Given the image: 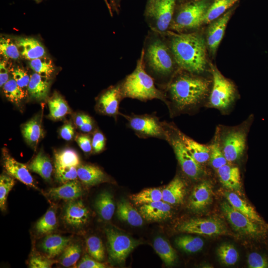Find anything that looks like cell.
<instances>
[{
  "instance_id": "cell-1",
  "label": "cell",
  "mask_w": 268,
  "mask_h": 268,
  "mask_svg": "<svg viewBox=\"0 0 268 268\" xmlns=\"http://www.w3.org/2000/svg\"><path fill=\"white\" fill-rule=\"evenodd\" d=\"M211 85L212 77L179 69L163 89L170 117L194 115L205 108Z\"/></svg>"
},
{
  "instance_id": "cell-2",
  "label": "cell",
  "mask_w": 268,
  "mask_h": 268,
  "mask_svg": "<svg viewBox=\"0 0 268 268\" xmlns=\"http://www.w3.org/2000/svg\"><path fill=\"white\" fill-rule=\"evenodd\" d=\"M140 55L145 71L163 89L180 69L164 34L150 29Z\"/></svg>"
},
{
  "instance_id": "cell-3",
  "label": "cell",
  "mask_w": 268,
  "mask_h": 268,
  "mask_svg": "<svg viewBox=\"0 0 268 268\" xmlns=\"http://www.w3.org/2000/svg\"><path fill=\"white\" fill-rule=\"evenodd\" d=\"M164 34L180 69L198 75L205 71L206 44L201 34L169 30Z\"/></svg>"
},
{
  "instance_id": "cell-4",
  "label": "cell",
  "mask_w": 268,
  "mask_h": 268,
  "mask_svg": "<svg viewBox=\"0 0 268 268\" xmlns=\"http://www.w3.org/2000/svg\"><path fill=\"white\" fill-rule=\"evenodd\" d=\"M254 120V115L251 114L238 125L216 126L213 136L228 162L238 165L246 155L248 136Z\"/></svg>"
},
{
  "instance_id": "cell-5",
  "label": "cell",
  "mask_w": 268,
  "mask_h": 268,
  "mask_svg": "<svg viewBox=\"0 0 268 268\" xmlns=\"http://www.w3.org/2000/svg\"><path fill=\"white\" fill-rule=\"evenodd\" d=\"M121 87L124 98L142 101L155 99L165 101L163 91L156 87L155 80L145 71L141 55L134 70L121 81Z\"/></svg>"
},
{
  "instance_id": "cell-6",
  "label": "cell",
  "mask_w": 268,
  "mask_h": 268,
  "mask_svg": "<svg viewBox=\"0 0 268 268\" xmlns=\"http://www.w3.org/2000/svg\"><path fill=\"white\" fill-rule=\"evenodd\" d=\"M212 85L205 108L217 110L223 115L233 111L239 95L234 83L210 64Z\"/></svg>"
},
{
  "instance_id": "cell-7",
  "label": "cell",
  "mask_w": 268,
  "mask_h": 268,
  "mask_svg": "<svg viewBox=\"0 0 268 268\" xmlns=\"http://www.w3.org/2000/svg\"><path fill=\"white\" fill-rule=\"evenodd\" d=\"M167 131L166 140L172 147L183 173L189 178L197 180L205 174L204 167L199 164L186 148L179 133L178 128L173 123L164 122Z\"/></svg>"
},
{
  "instance_id": "cell-8",
  "label": "cell",
  "mask_w": 268,
  "mask_h": 268,
  "mask_svg": "<svg viewBox=\"0 0 268 268\" xmlns=\"http://www.w3.org/2000/svg\"><path fill=\"white\" fill-rule=\"evenodd\" d=\"M209 6L208 3L204 0L185 4L173 17L169 30L182 33L199 27L204 23Z\"/></svg>"
},
{
  "instance_id": "cell-9",
  "label": "cell",
  "mask_w": 268,
  "mask_h": 268,
  "mask_svg": "<svg viewBox=\"0 0 268 268\" xmlns=\"http://www.w3.org/2000/svg\"><path fill=\"white\" fill-rule=\"evenodd\" d=\"M128 122V126L141 138L155 137L166 140L167 131L164 122L154 115H130L121 114Z\"/></svg>"
},
{
  "instance_id": "cell-10",
  "label": "cell",
  "mask_w": 268,
  "mask_h": 268,
  "mask_svg": "<svg viewBox=\"0 0 268 268\" xmlns=\"http://www.w3.org/2000/svg\"><path fill=\"white\" fill-rule=\"evenodd\" d=\"M176 0H154L146 6L145 17L150 29L161 34L169 31Z\"/></svg>"
},
{
  "instance_id": "cell-11",
  "label": "cell",
  "mask_w": 268,
  "mask_h": 268,
  "mask_svg": "<svg viewBox=\"0 0 268 268\" xmlns=\"http://www.w3.org/2000/svg\"><path fill=\"white\" fill-rule=\"evenodd\" d=\"M109 259L114 263H124L130 253L142 243L112 227L105 230Z\"/></svg>"
},
{
  "instance_id": "cell-12",
  "label": "cell",
  "mask_w": 268,
  "mask_h": 268,
  "mask_svg": "<svg viewBox=\"0 0 268 268\" xmlns=\"http://www.w3.org/2000/svg\"><path fill=\"white\" fill-rule=\"evenodd\" d=\"M181 232L206 236L225 234L227 229L222 220L218 218H195L183 221L177 226Z\"/></svg>"
},
{
  "instance_id": "cell-13",
  "label": "cell",
  "mask_w": 268,
  "mask_h": 268,
  "mask_svg": "<svg viewBox=\"0 0 268 268\" xmlns=\"http://www.w3.org/2000/svg\"><path fill=\"white\" fill-rule=\"evenodd\" d=\"M124 99L121 82L109 87L98 97L95 105L97 112L101 115L110 116L116 120L121 113L119 105Z\"/></svg>"
},
{
  "instance_id": "cell-14",
  "label": "cell",
  "mask_w": 268,
  "mask_h": 268,
  "mask_svg": "<svg viewBox=\"0 0 268 268\" xmlns=\"http://www.w3.org/2000/svg\"><path fill=\"white\" fill-rule=\"evenodd\" d=\"M221 208L233 229L237 232L250 236H255L260 234L259 224L235 209L228 201L223 202Z\"/></svg>"
},
{
  "instance_id": "cell-15",
  "label": "cell",
  "mask_w": 268,
  "mask_h": 268,
  "mask_svg": "<svg viewBox=\"0 0 268 268\" xmlns=\"http://www.w3.org/2000/svg\"><path fill=\"white\" fill-rule=\"evenodd\" d=\"M2 153L3 167L7 174L28 186L38 189L25 164L16 160L6 148L2 149Z\"/></svg>"
},
{
  "instance_id": "cell-16",
  "label": "cell",
  "mask_w": 268,
  "mask_h": 268,
  "mask_svg": "<svg viewBox=\"0 0 268 268\" xmlns=\"http://www.w3.org/2000/svg\"><path fill=\"white\" fill-rule=\"evenodd\" d=\"M213 186L210 180L204 179L193 188L189 198V206L195 212L204 210L211 202Z\"/></svg>"
},
{
  "instance_id": "cell-17",
  "label": "cell",
  "mask_w": 268,
  "mask_h": 268,
  "mask_svg": "<svg viewBox=\"0 0 268 268\" xmlns=\"http://www.w3.org/2000/svg\"><path fill=\"white\" fill-rule=\"evenodd\" d=\"M89 219V211L81 200L69 201L66 205L63 219L67 225L74 228L84 226Z\"/></svg>"
},
{
  "instance_id": "cell-18",
  "label": "cell",
  "mask_w": 268,
  "mask_h": 268,
  "mask_svg": "<svg viewBox=\"0 0 268 268\" xmlns=\"http://www.w3.org/2000/svg\"><path fill=\"white\" fill-rule=\"evenodd\" d=\"M232 10H229L211 22L207 29V46L214 55L222 39Z\"/></svg>"
},
{
  "instance_id": "cell-19",
  "label": "cell",
  "mask_w": 268,
  "mask_h": 268,
  "mask_svg": "<svg viewBox=\"0 0 268 268\" xmlns=\"http://www.w3.org/2000/svg\"><path fill=\"white\" fill-rule=\"evenodd\" d=\"M222 186L228 190L239 192L241 190V174L238 165L228 162L215 170Z\"/></svg>"
},
{
  "instance_id": "cell-20",
  "label": "cell",
  "mask_w": 268,
  "mask_h": 268,
  "mask_svg": "<svg viewBox=\"0 0 268 268\" xmlns=\"http://www.w3.org/2000/svg\"><path fill=\"white\" fill-rule=\"evenodd\" d=\"M179 134L194 159L201 166L209 164L210 149L209 144H202L192 138L178 129Z\"/></svg>"
},
{
  "instance_id": "cell-21",
  "label": "cell",
  "mask_w": 268,
  "mask_h": 268,
  "mask_svg": "<svg viewBox=\"0 0 268 268\" xmlns=\"http://www.w3.org/2000/svg\"><path fill=\"white\" fill-rule=\"evenodd\" d=\"M139 212L146 220L160 221L171 217L172 209L170 204L161 200L141 205Z\"/></svg>"
},
{
  "instance_id": "cell-22",
  "label": "cell",
  "mask_w": 268,
  "mask_h": 268,
  "mask_svg": "<svg viewBox=\"0 0 268 268\" xmlns=\"http://www.w3.org/2000/svg\"><path fill=\"white\" fill-rule=\"evenodd\" d=\"M20 56L31 61L46 56L42 43L33 37H19L15 41Z\"/></svg>"
},
{
  "instance_id": "cell-23",
  "label": "cell",
  "mask_w": 268,
  "mask_h": 268,
  "mask_svg": "<svg viewBox=\"0 0 268 268\" xmlns=\"http://www.w3.org/2000/svg\"><path fill=\"white\" fill-rule=\"evenodd\" d=\"M47 195L54 200L71 201L80 198L83 195V190L76 180L66 182L58 187L51 188L48 190Z\"/></svg>"
},
{
  "instance_id": "cell-24",
  "label": "cell",
  "mask_w": 268,
  "mask_h": 268,
  "mask_svg": "<svg viewBox=\"0 0 268 268\" xmlns=\"http://www.w3.org/2000/svg\"><path fill=\"white\" fill-rule=\"evenodd\" d=\"M186 192L184 181L179 176H176L162 189V201L170 205L183 202Z\"/></svg>"
},
{
  "instance_id": "cell-25",
  "label": "cell",
  "mask_w": 268,
  "mask_h": 268,
  "mask_svg": "<svg viewBox=\"0 0 268 268\" xmlns=\"http://www.w3.org/2000/svg\"><path fill=\"white\" fill-rule=\"evenodd\" d=\"M51 83L49 77L34 72L30 75L27 88L28 93L34 100H44L48 97Z\"/></svg>"
},
{
  "instance_id": "cell-26",
  "label": "cell",
  "mask_w": 268,
  "mask_h": 268,
  "mask_svg": "<svg viewBox=\"0 0 268 268\" xmlns=\"http://www.w3.org/2000/svg\"><path fill=\"white\" fill-rule=\"evenodd\" d=\"M70 241L68 237L57 234L48 235L41 242L40 247L45 256L53 259L63 253Z\"/></svg>"
},
{
  "instance_id": "cell-27",
  "label": "cell",
  "mask_w": 268,
  "mask_h": 268,
  "mask_svg": "<svg viewBox=\"0 0 268 268\" xmlns=\"http://www.w3.org/2000/svg\"><path fill=\"white\" fill-rule=\"evenodd\" d=\"M224 195L227 201L235 209L259 224L264 223L263 219L255 208L240 197L238 194L234 192L226 191L224 193Z\"/></svg>"
},
{
  "instance_id": "cell-28",
  "label": "cell",
  "mask_w": 268,
  "mask_h": 268,
  "mask_svg": "<svg viewBox=\"0 0 268 268\" xmlns=\"http://www.w3.org/2000/svg\"><path fill=\"white\" fill-rule=\"evenodd\" d=\"M78 178L85 185L91 186L106 179L105 173L98 166L92 164H80L77 167Z\"/></svg>"
},
{
  "instance_id": "cell-29",
  "label": "cell",
  "mask_w": 268,
  "mask_h": 268,
  "mask_svg": "<svg viewBox=\"0 0 268 268\" xmlns=\"http://www.w3.org/2000/svg\"><path fill=\"white\" fill-rule=\"evenodd\" d=\"M116 214L119 219L133 226H140L143 223V218L139 211L126 200L118 202Z\"/></svg>"
},
{
  "instance_id": "cell-30",
  "label": "cell",
  "mask_w": 268,
  "mask_h": 268,
  "mask_svg": "<svg viewBox=\"0 0 268 268\" xmlns=\"http://www.w3.org/2000/svg\"><path fill=\"white\" fill-rule=\"evenodd\" d=\"M22 135L26 142L35 148L43 133L40 116H35L21 127Z\"/></svg>"
},
{
  "instance_id": "cell-31",
  "label": "cell",
  "mask_w": 268,
  "mask_h": 268,
  "mask_svg": "<svg viewBox=\"0 0 268 268\" xmlns=\"http://www.w3.org/2000/svg\"><path fill=\"white\" fill-rule=\"evenodd\" d=\"M28 167L45 180H51L53 171V165L49 158L43 151L38 152Z\"/></svg>"
},
{
  "instance_id": "cell-32",
  "label": "cell",
  "mask_w": 268,
  "mask_h": 268,
  "mask_svg": "<svg viewBox=\"0 0 268 268\" xmlns=\"http://www.w3.org/2000/svg\"><path fill=\"white\" fill-rule=\"evenodd\" d=\"M94 206L99 216L104 220L111 219L115 209L112 195L108 191L101 193L96 198Z\"/></svg>"
},
{
  "instance_id": "cell-33",
  "label": "cell",
  "mask_w": 268,
  "mask_h": 268,
  "mask_svg": "<svg viewBox=\"0 0 268 268\" xmlns=\"http://www.w3.org/2000/svg\"><path fill=\"white\" fill-rule=\"evenodd\" d=\"M49 109V117L53 120H60L71 113V110L65 99L55 92L48 101Z\"/></svg>"
},
{
  "instance_id": "cell-34",
  "label": "cell",
  "mask_w": 268,
  "mask_h": 268,
  "mask_svg": "<svg viewBox=\"0 0 268 268\" xmlns=\"http://www.w3.org/2000/svg\"><path fill=\"white\" fill-rule=\"evenodd\" d=\"M153 246L156 253L166 266L174 265L177 259V254L167 240L161 236H158L154 239Z\"/></svg>"
},
{
  "instance_id": "cell-35",
  "label": "cell",
  "mask_w": 268,
  "mask_h": 268,
  "mask_svg": "<svg viewBox=\"0 0 268 268\" xmlns=\"http://www.w3.org/2000/svg\"><path fill=\"white\" fill-rule=\"evenodd\" d=\"M55 167H77L80 165L78 154L73 149L67 148L55 154Z\"/></svg>"
},
{
  "instance_id": "cell-36",
  "label": "cell",
  "mask_w": 268,
  "mask_h": 268,
  "mask_svg": "<svg viewBox=\"0 0 268 268\" xmlns=\"http://www.w3.org/2000/svg\"><path fill=\"white\" fill-rule=\"evenodd\" d=\"M57 226V219L55 210L49 208L44 215L36 222L35 229L40 235L49 234Z\"/></svg>"
},
{
  "instance_id": "cell-37",
  "label": "cell",
  "mask_w": 268,
  "mask_h": 268,
  "mask_svg": "<svg viewBox=\"0 0 268 268\" xmlns=\"http://www.w3.org/2000/svg\"><path fill=\"white\" fill-rule=\"evenodd\" d=\"M177 247L185 252L194 253L201 251L204 245L203 240L199 237L183 235L175 240Z\"/></svg>"
},
{
  "instance_id": "cell-38",
  "label": "cell",
  "mask_w": 268,
  "mask_h": 268,
  "mask_svg": "<svg viewBox=\"0 0 268 268\" xmlns=\"http://www.w3.org/2000/svg\"><path fill=\"white\" fill-rule=\"evenodd\" d=\"M162 189L151 188L144 189L140 192L133 194L131 199L136 205H143L162 200Z\"/></svg>"
},
{
  "instance_id": "cell-39",
  "label": "cell",
  "mask_w": 268,
  "mask_h": 268,
  "mask_svg": "<svg viewBox=\"0 0 268 268\" xmlns=\"http://www.w3.org/2000/svg\"><path fill=\"white\" fill-rule=\"evenodd\" d=\"M239 0H215L209 6L205 16L204 23L212 22L223 14L226 10Z\"/></svg>"
},
{
  "instance_id": "cell-40",
  "label": "cell",
  "mask_w": 268,
  "mask_h": 268,
  "mask_svg": "<svg viewBox=\"0 0 268 268\" xmlns=\"http://www.w3.org/2000/svg\"><path fill=\"white\" fill-rule=\"evenodd\" d=\"M2 90L6 98L11 103L17 105L25 98L27 94L13 78H9L3 85Z\"/></svg>"
},
{
  "instance_id": "cell-41",
  "label": "cell",
  "mask_w": 268,
  "mask_h": 268,
  "mask_svg": "<svg viewBox=\"0 0 268 268\" xmlns=\"http://www.w3.org/2000/svg\"><path fill=\"white\" fill-rule=\"evenodd\" d=\"M81 253V248L79 244L69 243L62 253L59 263L65 267L74 266L80 258Z\"/></svg>"
},
{
  "instance_id": "cell-42",
  "label": "cell",
  "mask_w": 268,
  "mask_h": 268,
  "mask_svg": "<svg viewBox=\"0 0 268 268\" xmlns=\"http://www.w3.org/2000/svg\"><path fill=\"white\" fill-rule=\"evenodd\" d=\"M29 65L35 72L49 78L55 70L52 60L46 56L31 60Z\"/></svg>"
},
{
  "instance_id": "cell-43",
  "label": "cell",
  "mask_w": 268,
  "mask_h": 268,
  "mask_svg": "<svg viewBox=\"0 0 268 268\" xmlns=\"http://www.w3.org/2000/svg\"><path fill=\"white\" fill-rule=\"evenodd\" d=\"M210 155L208 165L215 171L228 163L218 142L213 136L208 143Z\"/></svg>"
},
{
  "instance_id": "cell-44",
  "label": "cell",
  "mask_w": 268,
  "mask_h": 268,
  "mask_svg": "<svg viewBox=\"0 0 268 268\" xmlns=\"http://www.w3.org/2000/svg\"><path fill=\"white\" fill-rule=\"evenodd\" d=\"M217 256L221 262L226 266L234 265L239 258V254L235 248L231 244L224 243L217 250Z\"/></svg>"
},
{
  "instance_id": "cell-45",
  "label": "cell",
  "mask_w": 268,
  "mask_h": 268,
  "mask_svg": "<svg viewBox=\"0 0 268 268\" xmlns=\"http://www.w3.org/2000/svg\"><path fill=\"white\" fill-rule=\"evenodd\" d=\"M86 247L89 255L101 262L105 257V248L102 240L98 237L91 236L86 240Z\"/></svg>"
},
{
  "instance_id": "cell-46",
  "label": "cell",
  "mask_w": 268,
  "mask_h": 268,
  "mask_svg": "<svg viewBox=\"0 0 268 268\" xmlns=\"http://www.w3.org/2000/svg\"><path fill=\"white\" fill-rule=\"evenodd\" d=\"M15 183L14 178L8 174H1L0 176V208L2 211L6 210V201L9 192Z\"/></svg>"
},
{
  "instance_id": "cell-47",
  "label": "cell",
  "mask_w": 268,
  "mask_h": 268,
  "mask_svg": "<svg viewBox=\"0 0 268 268\" xmlns=\"http://www.w3.org/2000/svg\"><path fill=\"white\" fill-rule=\"evenodd\" d=\"M0 53L6 60H16L20 57L16 43L3 36L0 38Z\"/></svg>"
},
{
  "instance_id": "cell-48",
  "label": "cell",
  "mask_w": 268,
  "mask_h": 268,
  "mask_svg": "<svg viewBox=\"0 0 268 268\" xmlns=\"http://www.w3.org/2000/svg\"><path fill=\"white\" fill-rule=\"evenodd\" d=\"M74 123L76 127L85 133H91L94 129L93 119L86 114H77L74 118Z\"/></svg>"
},
{
  "instance_id": "cell-49",
  "label": "cell",
  "mask_w": 268,
  "mask_h": 268,
  "mask_svg": "<svg viewBox=\"0 0 268 268\" xmlns=\"http://www.w3.org/2000/svg\"><path fill=\"white\" fill-rule=\"evenodd\" d=\"M55 175L57 180L63 184L76 180L78 178L77 167L55 168Z\"/></svg>"
},
{
  "instance_id": "cell-50",
  "label": "cell",
  "mask_w": 268,
  "mask_h": 268,
  "mask_svg": "<svg viewBox=\"0 0 268 268\" xmlns=\"http://www.w3.org/2000/svg\"><path fill=\"white\" fill-rule=\"evenodd\" d=\"M11 74L12 78L20 87L24 90L26 88L27 90L30 76L25 69L21 67H17L12 69Z\"/></svg>"
},
{
  "instance_id": "cell-51",
  "label": "cell",
  "mask_w": 268,
  "mask_h": 268,
  "mask_svg": "<svg viewBox=\"0 0 268 268\" xmlns=\"http://www.w3.org/2000/svg\"><path fill=\"white\" fill-rule=\"evenodd\" d=\"M55 261L46 256L40 254L33 255L29 260V267L30 268H50Z\"/></svg>"
},
{
  "instance_id": "cell-52",
  "label": "cell",
  "mask_w": 268,
  "mask_h": 268,
  "mask_svg": "<svg viewBox=\"0 0 268 268\" xmlns=\"http://www.w3.org/2000/svg\"><path fill=\"white\" fill-rule=\"evenodd\" d=\"M247 262L250 268H268V259L257 252L249 254Z\"/></svg>"
},
{
  "instance_id": "cell-53",
  "label": "cell",
  "mask_w": 268,
  "mask_h": 268,
  "mask_svg": "<svg viewBox=\"0 0 268 268\" xmlns=\"http://www.w3.org/2000/svg\"><path fill=\"white\" fill-rule=\"evenodd\" d=\"M105 145L106 138L104 134L99 131H95L92 138L93 151L99 153L105 149Z\"/></svg>"
},
{
  "instance_id": "cell-54",
  "label": "cell",
  "mask_w": 268,
  "mask_h": 268,
  "mask_svg": "<svg viewBox=\"0 0 268 268\" xmlns=\"http://www.w3.org/2000/svg\"><path fill=\"white\" fill-rule=\"evenodd\" d=\"M106 265L88 255H85L77 265L78 268H105Z\"/></svg>"
},
{
  "instance_id": "cell-55",
  "label": "cell",
  "mask_w": 268,
  "mask_h": 268,
  "mask_svg": "<svg viewBox=\"0 0 268 268\" xmlns=\"http://www.w3.org/2000/svg\"><path fill=\"white\" fill-rule=\"evenodd\" d=\"M75 141L85 153H90L92 150V138L88 134H82L78 135Z\"/></svg>"
},
{
  "instance_id": "cell-56",
  "label": "cell",
  "mask_w": 268,
  "mask_h": 268,
  "mask_svg": "<svg viewBox=\"0 0 268 268\" xmlns=\"http://www.w3.org/2000/svg\"><path fill=\"white\" fill-rule=\"evenodd\" d=\"M60 134L64 139L71 140L74 134V129L70 123H67L64 124L60 130Z\"/></svg>"
},
{
  "instance_id": "cell-57",
  "label": "cell",
  "mask_w": 268,
  "mask_h": 268,
  "mask_svg": "<svg viewBox=\"0 0 268 268\" xmlns=\"http://www.w3.org/2000/svg\"><path fill=\"white\" fill-rule=\"evenodd\" d=\"M9 70L6 61L2 60L0 63V86L3 85L8 80Z\"/></svg>"
},
{
  "instance_id": "cell-58",
  "label": "cell",
  "mask_w": 268,
  "mask_h": 268,
  "mask_svg": "<svg viewBox=\"0 0 268 268\" xmlns=\"http://www.w3.org/2000/svg\"><path fill=\"white\" fill-rule=\"evenodd\" d=\"M111 6L113 7L114 10L118 12V8L117 7V5H116V0H110Z\"/></svg>"
},
{
  "instance_id": "cell-59",
  "label": "cell",
  "mask_w": 268,
  "mask_h": 268,
  "mask_svg": "<svg viewBox=\"0 0 268 268\" xmlns=\"http://www.w3.org/2000/svg\"><path fill=\"white\" fill-rule=\"evenodd\" d=\"M104 0L109 10L110 14L111 15V16H112V8H111L110 4L108 2L107 0Z\"/></svg>"
},
{
  "instance_id": "cell-60",
  "label": "cell",
  "mask_w": 268,
  "mask_h": 268,
  "mask_svg": "<svg viewBox=\"0 0 268 268\" xmlns=\"http://www.w3.org/2000/svg\"><path fill=\"white\" fill-rule=\"evenodd\" d=\"M154 0H148L147 6L150 4Z\"/></svg>"
},
{
  "instance_id": "cell-61",
  "label": "cell",
  "mask_w": 268,
  "mask_h": 268,
  "mask_svg": "<svg viewBox=\"0 0 268 268\" xmlns=\"http://www.w3.org/2000/svg\"><path fill=\"white\" fill-rule=\"evenodd\" d=\"M35 0L37 2H39L41 1H42V0Z\"/></svg>"
},
{
  "instance_id": "cell-62",
  "label": "cell",
  "mask_w": 268,
  "mask_h": 268,
  "mask_svg": "<svg viewBox=\"0 0 268 268\" xmlns=\"http://www.w3.org/2000/svg\"><path fill=\"white\" fill-rule=\"evenodd\" d=\"M195 1H196V0H194Z\"/></svg>"
},
{
  "instance_id": "cell-63",
  "label": "cell",
  "mask_w": 268,
  "mask_h": 268,
  "mask_svg": "<svg viewBox=\"0 0 268 268\" xmlns=\"http://www.w3.org/2000/svg\"></svg>"
}]
</instances>
